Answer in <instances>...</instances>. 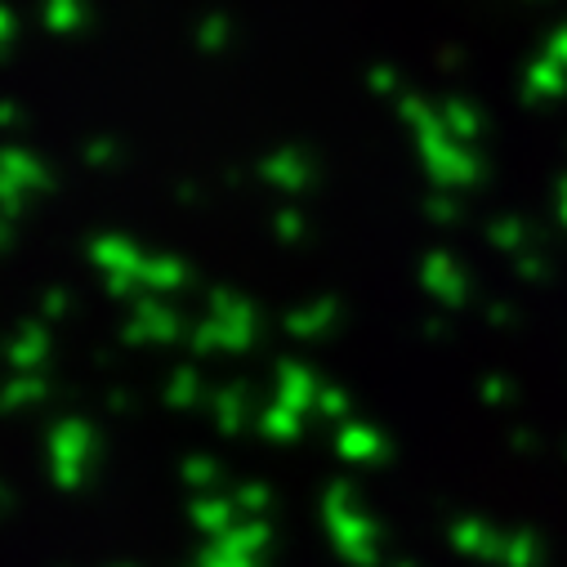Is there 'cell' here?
<instances>
[{"label":"cell","mask_w":567,"mask_h":567,"mask_svg":"<svg viewBox=\"0 0 567 567\" xmlns=\"http://www.w3.org/2000/svg\"><path fill=\"white\" fill-rule=\"evenodd\" d=\"M415 144H420V157H424V166H430L439 188H470V184H478V175H483L478 157L470 148H461V138H452L443 121L430 125L424 134H415Z\"/></svg>","instance_id":"cell-1"},{"label":"cell","mask_w":567,"mask_h":567,"mask_svg":"<svg viewBox=\"0 0 567 567\" xmlns=\"http://www.w3.org/2000/svg\"><path fill=\"white\" fill-rule=\"evenodd\" d=\"M41 188H50L45 162H37L28 148H0V206L23 210V202Z\"/></svg>","instance_id":"cell-2"},{"label":"cell","mask_w":567,"mask_h":567,"mask_svg":"<svg viewBox=\"0 0 567 567\" xmlns=\"http://www.w3.org/2000/svg\"><path fill=\"white\" fill-rule=\"evenodd\" d=\"M90 255H94V264L107 272V281H138V268H144V259H148L130 237H116V233L99 237V241L90 246Z\"/></svg>","instance_id":"cell-3"},{"label":"cell","mask_w":567,"mask_h":567,"mask_svg":"<svg viewBox=\"0 0 567 567\" xmlns=\"http://www.w3.org/2000/svg\"><path fill=\"white\" fill-rule=\"evenodd\" d=\"M424 287H430L439 300H447V305H461L465 300V272L456 268L452 255L434 250L430 259H424Z\"/></svg>","instance_id":"cell-4"},{"label":"cell","mask_w":567,"mask_h":567,"mask_svg":"<svg viewBox=\"0 0 567 567\" xmlns=\"http://www.w3.org/2000/svg\"><path fill=\"white\" fill-rule=\"evenodd\" d=\"M259 171H264V179H268L272 188H281V193H300V188H309V162H305L296 148L272 153Z\"/></svg>","instance_id":"cell-5"},{"label":"cell","mask_w":567,"mask_h":567,"mask_svg":"<svg viewBox=\"0 0 567 567\" xmlns=\"http://www.w3.org/2000/svg\"><path fill=\"white\" fill-rule=\"evenodd\" d=\"M188 281V268L175 255H148L144 268H138V287L144 291H179Z\"/></svg>","instance_id":"cell-6"},{"label":"cell","mask_w":567,"mask_h":567,"mask_svg":"<svg viewBox=\"0 0 567 567\" xmlns=\"http://www.w3.org/2000/svg\"><path fill=\"white\" fill-rule=\"evenodd\" d=\"M563 90H567V68L554 54H545L527 68V99H558Z\"/></svg>","instance_id":"cell-7"},{"label":"cell","mask_w":567,"mask_h":567,"mask_svg":"<svg viewBox=\"0 0 567 567\" xmlns=\"http://www.w3.org/2000/svg\"><path fill=\"white\" fill-rule=\"evenodd\" d=\"M439 112H443L447 134H452V138H461V144H470V138H478V134H483V112H478L474 103H465V99H447Z\"/></svg>","instance_id":"cell-8"},{"label":"cell","mask_w":567,"mask_h":567,"mask_svg":"<svg viewBox=\"0 0 567 567\" xmlns=\"http://www.w3.org/2000/svg\"><path fill=\"white\" fill-rule=\"evenodd\" d=\"M85 23V0H45V28L68 37Z\"/></svg>","instance_id":"cell-9"},{"label":"cell","mask_w":567,"mask_h":567,"mask_svg":"<svg viewBox=\"0 0 567 567\" xmlns=\"http://www.w3.org/2000/svg\"><path fill=\"white\" fill-rule=\"evenodd\" d=\"M175 313L166 309V305H157V300H148L144 309H138V318H134V336H157V340H166V336H175Z\"/></svg>","instance_id":"cell-10"},{"label":"cell","mask_w":567,"mask_h":567,"mask_svg":"<svg viewBox=\"0 0 567 567\" xmlns=\"http://www.w3.org/2000/svg\"><path fill=\"white\" fill-rule=\"evenodd\" d=\"M492 246H501V250H509V255H523V246H527L523 219H496V224H492Z\"/></svg>","instance_id":"cell-11"},{"label":"cell","mask_w":567,"mask_h":567,"mask_svg":"<svg viewBox=\"0 0 567 567\" xmlns=\"http://www.w3.org/2000/svg\"><path fill=\"white\" fill-rule=\"evenodd\" d=\"M197 41H202V50H224L228 45V19H206Z\"/></svg>","instance_id":"cell-12"},{"label":"cell","mask_w":567,"mask_h":567,"mask_svg":"<svg viewBox=\"0 0 567 567\" xmlns=\"http://www.w3.org/2000/svg\"><path fill=\"white\" fill-rule=\"evenodd\" d=\"M327 318H336V309H331V305H318V309H309V313L291 318V331H300V336H313V331H322V322H327Z\"/></svg>","instance_id":"cell-13"},{"label":"cell","mask_w":567,"mask_h":567,"mask_svg":"<svg viewBox=\"0 0 567 567\" xmlns=\"http://www.w3.org/2000/svg\"><path fill=\"white\" fill-rule=\"evenodd\" d=\"M277 237L300 241V237H305V219H300L296 210H281V215H277Z\"/></svg>","instance_id":"cell-14"},{"label":"cell","mask_w":567,"mask_h":567,"mask_svg":"<svg viewBox=\"0 0 567 567\" xmlns=\"http://www.w3.org/2000/svg\"><path fill=\"white\" fill-rule=\"evenodd\" d=\"M424 210H430L439 224H452V219H456V202H452V197H434V202L424 206Z\"/></svg>","instance_id":"cell-15"},{"label":"cell","mask_w":567,"mask_h":567,"mask_svg":"<svg viewBox=\"0 0 567 567\" xmlns=\"http://www.w3.org/2000/svg\"><path fill=\"white\" fill-rule=\"evenodd\" d=\"M371 90H380V94L398 90V72L393 68H371Z\"/></svg>","instance_id":"cell-16"},{"label":"cell","mask_w":567,"mask_h":567,"mask_svg":"<svg viewBox=\"0 0 567 567\" xmlns=\"http://www.w3.org/2000/svg\"><path fill=\"white\" fill-rule=\"evenodd\" d=\"M112 157H116V148L107 144V138H99V144H90V153H85V162H90V166H107Z\"/></svg>","instance_id":"cell-17"},{"label":"cell","mask_w":567,"mask_h":567,"mask_svg":"<svg viewBox=\"0 0 567 567\" xmlns=\"http://www.w3.org/2000/svg\"><path fill=\"white\" fill-rule=\"evenodd\" d=\"M41 344H45V336H41V331H28V336L19 340V358H23V362H28V358H37V353H41Z\"/></svg>","instance_id":"cell-18"},{"label":"cell","mask_w":567,"mask_h":567,"mask_svg":"<svg viewBox=\"0 0 567 567\" xmlns=\"http://www.w3.org/2000/svg\"><path fill=\"white\" fill-rule=\"evenodd\" d=\"M549 54H554V59H558V63L567 68V28H563V32H558V37L549 41Z\"/></svg>","instance_id":"cell-19"},{"label":"cell","mask_w":567,"mask_h":567,"mask_svg":"<svg viewBox=\"0 0 567 567\" xmlns=\"http://www.w3.org/2000/svg\"><path fill=\"white\" fill-rule=\"evenodd\" d=\"M0 125H19V103H0Z\"/></svg>","instance_id":"cell-20"},{"label":"cell","mask_w":567,"mask_h":567,"mask_svg":"<svg viewBox=\"0 0 567 567\" xmlns=\"http://www.w3.org/2000/svg\"><path fill=\"white\" fill-rule=\"evenodd\" d=\"M10 32H14V19H10L6 10H0V45H6V41H10Z\"/></svg>","instance_id":"cell-21"},{"label":"cell","mask_w":567,"mask_h":567,"mask_svg":"<svg viewBox=\"0 0 567 567\" xmlns=\"http://www.w3.org/2000/svg\"><path fill=\"white\" fill-rule=\"evenodd\" d=\"M558 219H563V224H567V179H563V184H558Z\"/></svg>","instance_id":"cell-22"}]
</instances>
